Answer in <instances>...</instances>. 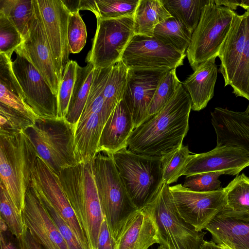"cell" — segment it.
Here are the masks:
<instances>
[{
	"instance_id": "obj_1",
	"label": "cell",
	"mask_w": 249,
	"mask_h": 249,
	"mask_svg": "<svg viewBox=\"0 0 249 249\" xmlns=\"http://www.w3.org/2000/svg\"><path fill=\"white\" fill-rule=\"evenodd\" d=\"M191 109V97L182 83L160 112L133 130L127 142L128 149L162 158L180 148L189 130Z\"/></svg>"
},
{
	"instance_id": "obj_2",
	"label": "cell",
	"mask_w": 249,
	"mask_h": 249,
	"mask_svg": "<svg viewBox=\"0 0 249 249\" xmlns=\"http://www.w3.org/2000/svg\"><path fill=\"white\" fill-rule=\"evenodd\" d=\"M62 189L85 233L89 249H97L105 217L97 190L92 161L78 162L58 175Z\"/></svg>"
},
{
	"instance_id": "obj_3",
	"label": "cell",
	"mask_w": 249,
	"mask_h": 249,
	"mask_svg": "<svg viewBox=\"0 0 249 249\" xmlns=\"http://www.w3.org/2000/svg\"><path fill=\"white\" fill-rule=\"evenodd\" d=\"M92 169L102 211L116 242L128 221L138 210L127 194L112 154L98 151L92 160Z\"/></svg>"
},
{
	"instance_id": "obj_4",
	"label": "cell",
	"mask_w": 249,
	"mask_h": 249,
	"mask_svg": "<svg viewBox=\"0 0 249 249\" xmlns=\"http://www.w3.org/2000/svg\"><path fill=\"white\" fill-rule=\"evenodd\" d=\"M38 156L25 131L17 133L0 132V183L21 213L32 172Z\"/></svg>"
},
{
	"instance_id": "obj_5",
	"label": "cell",
	"mask_w": 249,
	"mask_h": 249,
	"mask_svg": "<svg viewBox=\"0 0 249 249\" xmlns=\"http://www.w3.org/2000/svg\"><path fill=\"white\" fill-rule=\"evenodd\" d=\"M113 157L130 199L138 210L144 209L163 184L161 158L137 154L126 148Z\"/></svg>"
},
{
	"instance_id": "obj_6",
	"label": "cell",
	"mask_w": 249,
	"mask_h": 249,
	"mask_svg": "<svg viewBox=\"0 0 249 249\" xmlns=\"http://www.w3.org/2000/svg\"><path fill=\"white\" fill-rule=\"evenodd\" d=\"M39 156L57 176L77 163L74 128L64 118H38L25 130Z\"/></svg>"
},
{
	"instance_id": "obj_7",
	"label": "cell",
	"mask_w": 249,
	"mask_h": 249,
	"mask_svg": "<svg viewBox=\"0 0 249 249\" xmlns=\"http://www.w3.org/2000/svg\"><path fill=\"white\" fill-rule=\"evenodd\" d=\"M163 183L154 199L144 208L152 218L160 244L167 249H199L205 232L197 231L179 215L170 191Z\"/></svg>"
},
{
	"instance_id": "obj_8",
	"label": "cell",
	"mask_w": 249,
	"mask_h": 249,
	"mask_svg": "<svg viewBox=\"0 0 249 249\" xmlns=\"http://www.w3.org/2000/svg\"><path fill=\"white\" fill-rule=\"evenodd\" d=\"M236 14L229 7L216 4L213 0L203 7L186 53L194 71L207 60L218 56Z\"/></svg>"
},
{
	"instance_id": "obj_9",
	"label": "cell",
	"mask_w": 249,
	"mask_h": 249,
	"mask_svg": "<svg viewBox=\"0 0 249 249\" xmlns=\"http://www.w3.org/2000/svg\"><path fill=\"white\" fill-rule=\"evenodd\" d=\"M96 19V32L86 62L95 69L112 67L122 60L135 36L133 17Z\"/></svg>"
},
{
	"instance_id": "obj_10",
	"label": "cell",
	"mask_w": 249,
	"mask_h": 249,
	"mask_svg": "<svg viewBox=\"0 0 249 249\" xmlns=\"http://www.w3.org/2000/svg\"><path fill=\"white\" fill-rule=\"evenodd\" d=\"M13 71L25 96V102L39 118H58V98L34 67L21 45L15 51Z\"/></svg>"
},
{
	"instance_id": "obj_11",
	"label": "cell",
	"mask_w": 249,
	"mask_h": 249,
	"mask_svg": "<svg viewBox=\"0 0 249 249\" xmlns=\"http://www.w3.org/2000/svg\"><path fill=\"white\" fill-rule=\"evenodd\" d=\"M30 185L38 198L51 205L59 214L84 249H89L86 235L62 189L58 176L39 156L36 160Z\"/></svg>"
},
{
	"instance_id": "obj_12",
	"label": "cell",
	"mask_w": 249,
	"mask_h": 249,
	"mask_svg": "<svg viewBox=\"0 0 249 249\" xmlns=\"http://www.w3.org/2000/svg\"><path fill=\"white\" fill-rule=\"evenodd\" d=\"M169 188L179 215L198 231L205 229L227 205L224 188L207 192L193 191L181 184Z\"/></svg>"
},
{
	"instance_id": "obj_13",
	"label": "cell",
	"mask_w": 249,
	"mask_h": 249,
	"mask_svg": "<svg viewBox=\"0 0 249 249\" xmlns=\"http://www.w3.org/2000/svg\"><path fill=\"white\" fill-rule=\"evenodd\" d=\"M186 56L154 36L135 35L122 61L128 69L169 71L182 65Z\"/></svg>"
},
{
	"instance_id": "obj_14",
	"label": "cell",
	"mask_w": 249,
	"mask_h": 249,
	"mask_svg": "<svg viewBox=\"0 0 249 249\" xmlns=\"http://www.w3.org/2000/svg\"><path fill=\"white\" fill-rule=\"evenodd\" d=\"M42 26L61 83L70 54L68 27L70 12L62 0H36Z\"/></svg>"
},
{
	"instance_id": "obj_15",
	"label": "cell",
	"mask_w": 249,
	"mask_h": 249,
	"mask_svg": "<svg viewBox=\"0 0 249 249\" xmlns=\"http://www.w3.org/2000/svg\"><path fill=\"white\" fill-rule=\"evenodd\" d=\"M34 14L29 29L23 36L21 46L34 67L55 94L60 84L53 58L45 35L36 0H33Z\"/></svg>"
},
{
	"instance_id": "obj_16",
	"label": "cell",
	"mask_w": 249,
	"mask_h": 249,
	"mask_svg": "<svg viewBox=\"0 0 249 249\" xmlns=\"http://www.w3.org/2000/svg\"><path fill=\"white\" fill-rule=\"evenodd\" d=\"M167 71L128 69L123 100L131 113L134 129L147 120L149 105L159 83Z\"/></svg>"
},
{
	"instance_id": "obj_17",
	"label": "cell",
	"mask_w": 249,
	"mask_h": 249,
	"mask_svg": "<svg viewBox=\"0 0 249 249\" xmlns=\"http://www.w3.org/2000/svg\"><path fill=\"white\" fill-rule=\"evenodd\" d=\"M249 166V156L242 149L216 145L207 152L191 155L182 169L181 176L214 172L236 175Z\"/></svg>"
},
{
	"instance_id": "obj_18",
	"label": "cell",
	"mask_w": 249,
	"mask_h": 249,
	"mask_svg": "<svg viewBox=\"0 0 249 249\" xmlns=\"http://www.w3.org/2000/svg\"><path fill=\"white\" fill-rule=\"evenodd\" d=\"M22 215L25 227L44 249H69L48 211L30 186Z\"/></svg>"
},
{
	"instance_id": "obj_19",
	"label": "cell",
	"mask_w": 249,
	"mask_h": 249,
	"mask_svg": "<svg viewBox=\"0 0 249 249\" xmlns=\"http://www.w3.org/2000/svg\"><path fill=\"white\" fill-rule=\"evenodd\" d=\"M211 114L216 145L239 147L249 156V114L217 107Z\"/></svg>"
},
{
	"instance_id": "obj_20",
	"label": "cell",
	"mask_w": 249,
	"mask_h": 249,
	"mask_svg": "<svg viewBox=\"0 0 249 249\" xmlns=\"http://www.w3.org/2000/svg\"><path fill=\"white\" fill-rule=\"evenodd\" d=\"M247 36V13L236 14L229 32L220 49L219 69L225 86L231 85L236 71Z\"/></svg>"
},
{
	"instance_id": "obj_21",
	"label": "cell",
	"mask_w": 249,
	"mask_h": 249,
	"mask_svg": "<svg viewBox=\"0 0 249 249\" xmlns=\"http://www.w3.org/2000/svg\"><path fill=\"white\" fill-rule=\"evenodd\" d=\"M134 129L131 113L122 100L118 104L103 127L97 152L103 151L113 155L127 148V140Z\"/></svg>"
},
{
	"instance_id": "obj_22",
	"label": "cell",
	"mask_w": 249,
	"mask_h": 249,
	"mask_svg": "<svg viewBox=\"0 0 249 249\" xmlns=\"http://www.w3.org/2000/svg\"><path fill=\"white\" fill-rule=\"evenodd\" d=\"M205 229L220 246L249 249V217L232 216L221 211Z\"/></svg>"
},
{
	"instance_id": "obj_23",
	"label": "cell",
	"mask_w": 249,
	"mask_h": 249,
	"mask_svg": "<svg viewBox=\"0 0 249 249\" xmlns=\"http://www.w3.org/2000/svg\"><path fill=\"white\" fill-rule=\"evenodd\" d=\"M160 240L155 224L145 208L128 221L116 241L117 249H148Z\"/></svg>"
},
{
	"instance_id": "obj_24",
	"label": "cell",
	"mask_w": 249,
	"mask_h": 249,
	"mask_svg": "<svg viewBox=\"0 0 249 249\" xmlns=\"http://www.w3.org/2000/svg\"><path fill=\"white\" fill-rule=\"evenodd\" d=\"M215 57L201 64L182 85L190 95L192 109L200 111L204 108L214 95L218 69Z\"/></svg>"
},
{
	"instance_id": "obj_25",
	"label": "cell",
	"mask_w": 249,
	"mask_h": 249,
	"mask_svg": "<svg viewBox=\"0 0 249 249\" xmlns=\"http://www.w3.org/2000/svg\"><path fill=\"white\" fill-rule=\"evenodd\" d=\"M172 17L161 0H140L134 18L135 35L154 36L156 26Z\"/></svg>"
},
{
	"instance_id": "obj_26",
	"label": "cell",
	"mask_w": 249,
	"mask_h": 249,
	"mask_svg": "<svg viewBox=\"0 0 249 249\" xmlns=\"http://www.w3.org/2000/svg\"><path fill=\"white\" fill-rule=\"evenodd\" d=\"M95 68L87 63L77 66L76 76L66 120L75 128L84 108L92 83Z\"/></svg>"
},
{
	"instance_id": "obj_27",
	"label": "cell",
	"mask_w": 249,
	"mask_h": 249,
	"mask_svg": "<svg viewBox=\"0 0 249 249\" xmlns=\"http://www.w3.org/2000/svg\"><path fill=\"white\" fill-rule=\"evenodd\" d=\"M226 214L237 217H249V178L244 174L236 176L224 188Z\"/></svg>"
},
{
	"instance_id": "obj_28",
	"label": "cell",
	"mask_w": 249,
	"mask_h": 249,
	"mask_svg": "<svg viewBox=\"0 0 249 249\" xmlns=\"http://www.w3.org/2000/svg\"><path fill=\"white\" fill-rule=\"evenodd\" d=\"M191 33L182 23L172 17L159 23L154 36L163 44L185 53L191 42Z\"/></svg>"
},
{
	"instance_id": "obj_29",
	"label": "cell",
	"mask_w": 249,
	"mask_h": 249,
	"mask_svg": "<svg viewBox=\"0 0 249 249\" xmlns=\"http://www.w3.org/2000/svg\"><path fill=\"white\" fill-rule=\"evenodd\" d=\"M128 69L122 60L112 67L103 91V110L107 118L123 99Z\"/></svg>"
},
{
	"instance_id": "obj_30",
	"label": "cell",
	"mask_w": 249,
	"mask_h": 249,
	"mask_svg": "<svg viewBox=\"0 0 249 249\" xmlns=\"http://www.w3.org/2000/svg\"><path fill=\"white\" fill-rule=\"evenodd\" d=\"M210 1L211 0H162L171 16L192 34L199 22L203 7Z\"/></svg>"
},
{
	"instance_id": "obj_31",
	"label": "cell",
	"mask_w": 249,
	"mask_h": 249,
	"mask_svg": "<svg viewBox=\"0 0 249 249\" xmlns=\"http://www.w3.org/2000/svg\"><path fill=\"white\" fill-rule=\"evenodd\" d=\"M34 14L33 0H0V16L7 18L23 36Z\"/></svg>"
},
{
	"instance_id": "obj_32",
	"label": "cell",
	"mask_w": 249,
	"mask_h": 249,
	"mask_svg": "<svg viewBox=\"0 0 249 249\" xmlns=\"http://www.w3.org/2000/svg\"><path fill=\"white\" fill-rule=\"evenodd\" d=\"M176 70L168 71L159 83L147 109V120L160 111L182 83L177 76Z\"/></svg>"
},
{
	"instance_id": "obj_33",
	"label": "cell",
	"mask_w": 249,
	"mask_h": 249,
	"mask_svg": "<svg viewBox=\"0 0 249 249\" xmlns=\"http://www.w3.org/2000/svg\"><path fill=\"white\" fill-rule=\"evenodd\" d=\"M0 218L6 223L9 231L18 240L25 229L22 213L17 209L4 186L0 183Z\"/></svg>"
},
{
	"instance_id": "obj_34",
	"label": "cell",
	"mask_w": 249,
	"mask_h": 249,
	"mask_svg": "<svg viewBox=\"0 0 249 249\" xmlns=\"http://www.w3.org/2000/svg\"><path fill=\"white\" fill-rule=\"evenodd\" d=\"M140 0H95L96 18L133 17Z\"/></svg>"
},
{
	"instance_id": "obj_35",
	"label": "cell",
	"mask_w": 249,
	"mask_h": 249,
	"mask_svg": "<svg viewBox=\"0 0 249 249\" xmlns=\"http://www.w3.org/2000/svg\"><path fill=\"white\" fill-rule=\"evenodd\" d=\"M247 13V36L235 73L230 86L236 96L249 101V10Z\"/></svg>"
},
{
	"instance_id": "obj_36",
	"label": "cell",
	"mask_w": 249,
	"mask_h": 249,
	"mask_svg": "<svg viewBox=\"0 0 249 249\" xmlns=\"http://www.w3.org/2000/svg\"><path fill=\"white\" fill-rule=\"evenodd\" d=\"M191 153L188 146L182 145L161 158L163 183L169 185L177 181Z\"/></svg>"
},
{
	"instance_id": "obj_37",
	"label": "cell",
	"mask_w": 249,
	"mask_h": 249,
	"mask_svg": "<svg viewBox=\"0 0 249 249\" xmlns=\"http://www.w3.org/2000/svg\"><path fill=\"white\" fill-rule=\"evenodd\" d=\"M78 65L76 61L70 60L64 70L57 94L58 118L66 119L68 114Z\"/></svg>"
},
{
	"instance_id": "obj_38",
	"label": "cell",
	"mask_w": 249,
	"mask_h": 249,
	"mask_svg": "<svg viewBox=\"0 0 249 249\" xmlns=\"http://www.w3.org/2000/svg\"><path fill=\"white\" fill-rule=\"evenodd\" d=\"M35 123L23 113L0 103V132L18 133L26 130Z\"/></svg>"
},
{
	"instance_id": "obj_39",
	"label": "cell",
	"mask_w": 249,
	"mask_h": 249,
	"mask_svg": "<svg viewBox=\"0 0 249 249\" xmlns=\"http://www.w3.org/2000/svg\"><path fill=\"white\" fill-rule=\"evenodd\" d=\"M87 29L79 12L71 13L68 27V40L70 53H79L84 47Z\"/></svg>"
},
{
	"instance_id": "obj_40",
	"label": "cell",
	"mask_w": 249,
	"mask_h": 249,
	"mask_svg": "<svg viewBox=\"0 0 249 249\" xmlns=\"http://www.w3.org/2000/svg\"><path fill=\"white\" fill-rule=\"evenodd\" d=\"M223 173L220 172H208L186 176L183 186L190 190L207 192L222 188L219 177Z\"/></svg>"
},
{
	"instance_id": "obj_41",
	"label": "cell",
	"mask_w": 249,
	"mask_h": 249,
	"mask_svg": "<svg viewBox=\"0 0 249 249\" xmlns=\"http://www.w3.org/2000/svg\"><path fill=\"white\" fill-rule=\"evenodd\" d=\"M22 39L15 25L7 18L0 16V53L12 56L21 44Z\"/></svg>"
},
{
	"instance_id": "obj_42",
	"label": "cell",
	"mask_w": 249,
	"mask_h": 249,
	"mask_svg": "<svg viewBox=\"0 0 249 249\" xmlns=\"http://www.w3.org/2000/svg\"><path fill=\"white\" fill-rule=\"evenodd\" d=\"M40 200L56 225L69 249H84L73 231L55 210L49 204Z\"/></svg>"
},
{
	"instance_id": "obj_43",
	"label": "cell",
	"mask_w": 249,
	"mask_h": 249,
	"mask_svg": "<svg viewBox=\"0 0 249 249\" xmlns=\"http://www.w3.org/2000/svg\"><path fill=\"white\" fill-rule=\"evenodd\" d=\"M97 249H117L116 242L111 234L105 218L101 226Z\"/></svg>"
},
{
	"instance_id": "obj_44",
	"label": "cell",
	"mask_w": 249,
	"mask_h": 249,
	"mask_svg": "<svg viewBox=\"0 0 249 249\" xmlns=\"http://www.w3.org/2000/svg\"><path fill=\"white\" fill-rule=\"evenodd\" d=\"M18 240L19 249H44L26 227L23 234Z\"/></svg>"
},
{
	"instance_id": "obj_45",
	"label": "cell",
	"mask_w": 249,
	"mask_h": 249,
	"mask_svg": "<svg viewBox=\"0 0 249 249\" xmlns=\"http://www.w3.org/2000/svg\"><path fill=\"white\" fill-rule=\"evenodd\" d=\"M4 232L0 231V249H18L14 243L8 240Z\"/></svg>"
},
{
	"instance_id": "obj_46",
	"label": "cell",
	"mask_w": 249,
	"mask_h": 249,
	"mask_svg": "<svg viewBox=\"0 0 249 249\" xmlns=\"http://www.w3.org/2000/svg\"><path fill=\"white\" fill-rule=\"evenodd\" d=\"M199 249H222L221 247L213 241H205Z\"/></svg>"
},
{
	"instance_id": "obj_47",
	"label": "cell",
	"mask_w": 249,
	"mask_h": 249,
	"mask_svg": "<svg viewBox=\"0 0 249 249\" xmlns=\"http://www.w3.org/2000/svg\"><path fill=\"white\" fill-rule=\"evenodd\" d=\"M239 6L242 7L244 9L249 10V0H239Z\"/></svg>"
},
{
	"instance_id": "obj_48",
	"label": "cell",
	"mask_w": 249,
	"mask_h": 249,
	"mask_svg": "<svg viewBox=\"0 0 249 249\" xmlns=\"http://www.w3.org/2000/svg\"><path fill=\"white\" fill-rule=\"evenodd\" d=\"M157 249H167L165 246L163 245H160Z\"/></svg>"
},
{
	"instance_id": "obj_49",
	"label": "cell",
	"mask_w": 249,
	"mask_h": 249,
	"mask_svg": "<svg viewBox=\"0 0 249 249\" xmlns=\"http://www.w3.org/2000/svg\"><path fill=\"white\" fill-rule=\"evenodd\" d=\"M245 112H246L247 113H248L249 114V104L245 110Z\"/></svg>"
},
{
	"instance_id": "obj_50",
	"label": "cell",
	"mask_w": 249,
	"mask_h": 249,
	"mask_svg": "<svg viewBox=\"0 0 249 249\" xmlns=\"http://www.w3.org/2000/svg\"><path fill=\"white\" fill-rule=\"evenodd\" d=\"M222 249H231L225 246H220Z\"/></svg>"
}]
</instances>
